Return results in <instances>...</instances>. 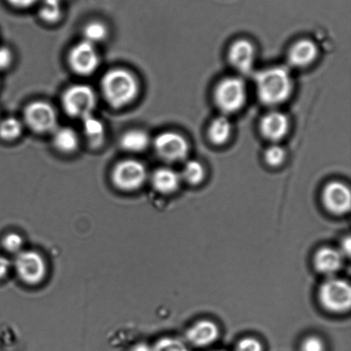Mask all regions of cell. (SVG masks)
Returning <instances> with one entry per match:
<instances>
[{
	"label": "cell",
	"mask_w": 351,
	"mask_h": 351,
	"mask_svg": "<svg viewBox=\"0 0 351 351\" xmlns=\"http://www.w3.org/2000/svg\"><path fill=\"white\" fill-rule=\"evenodd\" d=\"M53 144L61 152H73L78 146L77 134L70 127L56 129L53 135Z\"/></svg>",
	"instance_id": "21"
},
{
	"label": "cell",
	"mask_w": 351,
	"mask_h": 351,
	"mask_svg": "<svg viewBox=\"0 0 351 351\" xmlns=\"http://www.w3.org/2000/svg\"><path fill=\"white\" fill-rule=\"evenodd\" d=\"M292 88L290 72L285 67L268 68L257 75V95L263 104L276 106L287 101Z\"/></svg>",
	"instance_id": "1"
},
{
	"label": "cell",
	"mask_w": 351,
	"mask_h": 351,
	"mask_svg": "<svg viewBox=\"0 0 351 351\" xmlns=\"http://www.w3.org/2000/svg\"><path fill=\"white\" fill-rule=\"evenodd\" d=\"M85 41L95 45L104 41L108 36V29L104 24L99 22L89 23L84 30Z\"/></svg>",
	"instance_id": "24"
},
{
	"label": "cell",
	"mask_w": 351,
	"mask_h": 351,
	"mask_svg": "<svg viewBox=\"0 0 351 351\" xmlns=\"http://www.w3.org/2000/svg\"><path fill=\"white\" fill-rule=\"evenodd\" d=\"M290 122L285 113L273 111L267 113L261 120L260 130L265 139L278 142L287 135Z\"/></svg>",
	"instance_id": "14"
},
{
	"label": "cell",
	"mask_w": 351,
	"mask_h": 351,
	"mask_svg": "<svg viewBox=\"0 0 351 351\" xmlns=\"http://www.w3.org/2000/svg\"><path fill=\"white\" fill-rule=\"evenodd\" d=\"M318 299L322 308L332 314L348 312L351 306V287L348 281L329 278L319 286Z\"/></svg>",
	"instance_id": "3"
},
{
	"label": "cell",
	"mask_w": 351,
	"mask_h": 351,
	"mask_svg": "<svg viewBox=\"0 0 351 351\" xmlns=\"http://www.w3.org/2000/svg\"><path fill=\"white\" fill-rule=\"evenodd\" d=\"M130 351H153V350L152 346L147 345V343L141 342L132 346Z\"/></svg>",
	"instance_id": "35"
},
{
	"label": "cell",
	"mask_w": 351,
	"mask_h": 351,
	"mask_svg": "<svg viewBox=\"0 0 351 351\" xmlns=\"http://www.w3.org/2000/svg\"><path fill=\"white\" fill-rule=\"evenodd\" d=\"M12 62V54L9 48L0 47V70L8 68Z\"/></svg>",
	"instance_id": "31"
},
{
	"label": "cell",
	"mask_w": 351,
	"mask_h": 351,
	"mask_svg": "<svg viewBox=\"0 0 351 351\" xmlns=\"http://www.w3.org/2000/svg\"><path fill=\"white\" fill-rule=\"evenodd\" d=\"M218 351H221V350H218Z\"/></svg>",
	"instance_id": "37"
},
{
	"label": "cell",
	"mask_w": 351,
	"mask_h": 351,
	"mask_svg": "<svg viewBox=\"0 0 351 351\" xmlns=\"http://www.w3.org/2000/svg\"><path fill=\"white\" fill-rule=\"evenodd\" d=\"M229 61L241 73H249L254 67L256 51L252 43L247 40H239L230 46Z\"/></svg>",
	"instance_id": "12"
},
{
	"label": "cell",
	"mask_w": 351,
	"mask_h": 351,
	"mask_svg": "<svg viewBox=\"0 0 351 351\" xmlns=\"http://www.w3.org/2000/svg\"><path fill=\"white\" fill-rule=\"evenodd\" d=\"M12 264L6 257L0 256V280H3L12 269Z\"/></svg>",
	"instance_id": "32"
},
{
	"label": "cell",
	"mask_w": 351,
	"mask_h": 351,
	"mask_svg": "<svg viewBox=\"0 0 351 351\" xmlns=\"http://www.w3.org/2000/svg\"><path fill=\"white\" fill-rule=\"evenodd\" d=\"M156 152L171 163L185 159L189 153V144L184 137L174 132H165L154 140Z\"/></svg>",
	"instance_id": "10"
},
{
	"label": "cell",
	"mask_w": 351,
	"mask_h": 351,
	"mask_svg": "<svg viewBox=\"0 0 351 351\" xmlns=\"http://www.w3.org/2000/svg\"><path fill=\"white\" fill-rule=\"evenodd\" d=\"M41 19L47 23L56 22L61 16V1L58 0H44L40 10Z\"/></svg>",
	"instance_id": "25"
},
{
	"label": "cell",
	"mask_w": 351,
	"mask_h": 351,
	"mask_svg": "<svg viewBox=\"0 0 351 351\" xmlns=\"http://www.w3.org/2000/svg\"><path fill=\"white\" fill-rule=\"evenodd\" d=\"M58 1H62V0H58Z\"/></svg>",
	"instance_id": "36"
},
{
	"label": "cell",
	"mask_w": 351,
	"mask_h": 351,
	"mask_svg": "<svg viewBox=\"0 0 351 351\" xmlns=\"http://www.w3.org/2000/svg\"><path fill=\"white\" fill-rule=\"evenodd\" d=\"M325 208L333 215L342 216L350 211L351 194L346 184L332 181L326 185L322 192Z\"/></svg>",
	"instance_id": "11"
},
{
	"label": "cell",
	"mask_w": 351,
	"mask_h": 351,
	"mask_svg": "<svg viewBox=\"0 0 351 351\" xmlns=\"http://www.w3.org/2000/svg\"><path fill=\"white\" fill-rule=\"evenodd\" d=\"M103 95L110 105L121 109L136 99L139 91L135 76L125 69H112L101 81Z\"/></svg>",
	"instance_id": "2"
},
{
	"label": "cell",
	"mask_w": 351,
	"mask_h": 351,
	"mask_svg": "<svg viewBox=\"0 0 351 351\" xmlns=\"http://www.w3.org/2000/svg\"><path fill=\"white\" fill-rule=\"evenodd\" d=\"M82 120L88 143L95 147L101 146L105 139V127L101 120L95 118L94 115L86 117Z\"/></svg>",
	"instance_id": "20"
},
{
	"label": "cell",
	"mask_w": 351,
	"mask_h": 351,
	"mask_svg": "<svg viewBox=\"0 0 351 351\" xmlns=\"http://www.w3.org/2000/svg\"><path fill=\"white\" fill-rule=\"evenodd\" d=\"M215 101L218 108L226 115L239 111L247 101L245 82L237 77L223 79L215 89Z\"/></svg>",
	"instance_id": "4"
},
{
	"label": "cell",
	"mask_w": 351,
	"mask_h": 351,
	"mask_svg": "<svg viewBox=\"0 0 351 351\" xmlns=\"http://www.w3.org/2000/svg\"><path fill=\"white\" fill-rule=\"evenodd\" d=\"M8 1L19 8H27V7L32 5L36 0H8Z\"/></svg>",
	"instance_id": "34"
},
{
	"label": "cell",
	"mask_w": 351,
	"mask_h": 351,
	"mask_svg": "<svg viewBox=\"0 0 351 351\" xmlns=\"http://www.w3.org/2000/svg\"><path fill=\"white\" fill-rule=\"evenodd\" d=\"M287 153L284 148L278 144H273L268 147L265 152V161L271 167L276 168L284 163Z\"/></svg>",
	"instance_id": "27"
},
{
	"label": "cell",
	"mask_w": 351,
	"mask_h": 351,
	"mask_svg": "<svg viewBox=\"0 0 351 351\" xmlns=\"http://www.w3.org/2000/svg\"><path fill=\"white\" fill-rule=\"evenodd\" d=\"M236 351H263V347L259 340L246 337L237 343Z\"/></svg>",
	"instance_id": "29"
},
{
	"label": "cell",
	"mask_w": 351,
	"mask_h": 351,
	"mask_svg": "<svg viewBox=\"0 0 351 351\" xmlns=\"http://www.w3.org/2000/svg\"><path fill=\"white\" fill-rule=\"evenodd\" d=\"M26 123L34 132L46 133L56 128L57 115L46 102H34L27 105L24 113Z\"/></svg>",
	"instance_id": "8"
},
{
	"label": "cell",
	"mask_w": 351,
	"mask_h": 351,
	"mask_svg": "<svg viewBox=\"0 0 351 351\" xmlns=\"http://www.w3.org/2000/svg\"><path fill=\"white\" fill-rule=\"evenodd\" d=\"M301 351H326L325 343L319 337H308L302 343Z\"/></svg>",
	"instance_id": "30"
},
{
	"label": "cell",
	"mask_w": 351,
	"mask_h": 351,
	"mask_svg": "<svg viewBox=\"0 0 351 351\" xmlns=\"http://www.w3.org/2000/svg\"><path fill=\"white\" fill-rule=\"evenodd\" d=\"M3 247L7 252L16 254L22 252L24 247L23 236L17 233H9L3 237Z\"/></svg>",
	"instance_id": "28"
},
{
	"label": "cell",
	"mask_w": 351,
	"mask_h": 351,
	"mask_svg": "<svg viewBox=\"0 0 351 351\" xmlns=\"http://www.w3.org/2000/svg\"><path fill=\"white\" fill-rule=\"evenodd\" d=\"M20 280L27 285L43 283L47 276L46 260L34 250H23L17 253L13 264Z\"/></svg>",
	"instance_id": "5"
},
{
	"label": "cell",
	"mask_w": 351,
	"mask_h": 351,
	"mask_svg": "<svg viewBox=\"0 0 351 351\" xmlns=\"http://www.w3.org/2000/svg\"><path fill=\"white\" fill-rule=\"evenodd\" d=\"M62 104L69 115L82 120L93 115L97 99L91 87L77 84L71 86L64 92Z\"/></svg>",
	"instance_id": "6"
},
{
	"label": "cell",
	"mask_w": 351,
	"mask_h": 351,
	"mask_svg": "<svg viewBox=\"0 0 351 351\" xmlns=\"http://www.w3.org/2000/svg\"><path fill=\"white\" fill-rule=\"evenodd\" d=\"M205 170L197 161H189L182 168L181 179L189 184L196 185L201 184L205 178Z\"/></svg>",
	"instance_id": "22"
},
{
	"label": "cell",
	"mask_w": 351,
	"mask_h": 351,
	"mask_svg": "<svg viewBox=\"0 0 351 351\" xmlns=\"http://www.w3.org/2000/svg\"><path fill=\"white\" fill-rule=\"evenodd\" d=\"M318 56V48L311 40H301L295 43L289 52V62L295 67H306L311 65Z\"/></svg>",
	"instance_id": "16"
},
{
	"label": "cell",
	"mask_w": 351,
	"mask_h": 351,
	"mask_svg": "<svg viewBox=\"0 0 351 351\" xmlns=\"http://www.w3.org/2000/svg\"><path fill=\"white\" fill-rule=\"evenodd\" d=\"M343 257L339 249L324 247L314 256V267L319 273L332 277L341 269Z\"/></svg>",
	"instance_id": "15"
},
{
	"label": "cell",
	"mask_w": 351,
	"mask_h": 351,
	"mask_svg": "<svg viewBox=\"0 0 351 351\" xmlns=\"http://www.w3.org/2000/svg\"><path fill=\"white\" fill-rule=\"evenodd\" d=\"M23 133V125L19 120L10 117L0 123V137L7 141L17 139Z\"/></svg>",
	"instance_id": "23"
},
{
	"label": "cell",
	"mask_w": 351,
	"mask_h": 351,
	"mask_svg": "<svg viewBox=\"0 0 351 351\" xmlns=\"http://www.w3.org/2000/svg\"><path fill=\"white\" fill-rule=\"evenodd\" d=\"M145 166L139 161L123 160L113 168L112 180L119 190L134 192L143 187L147 180Z\"/></svg>",
	"instance_id": "7"
},
{
	"label": "cell",
	"mask_w": 351,
	"mask_h": 351,
	"mask_svg": "<svg viewBox=\"0 0 351 351\" xmlns=\"http://www.w3.org/2000/svg\"><path fill=\"white\" fill-rule=\"evenodd\" d=\"M341 249H339L340 253L342 254L343 258L350 257V249H351V240L350 237L347 236L346 238L343 240L341 243Z\"/></svg>",
	"instance_id": "33"
},
{
	"label": "cell",
	"mask_w": 351,
	"mask_h": 351,
	"mask_svg": "<svg viewBox=\"0 0 351 351\" xmlns=\"http://www.w3.org/2000/svg\"><path fill=\"white\" fill-rule=\"evenodd\" d=\"M152 350L153 351H191L184 342L171 337H165L157 340L152 346Z\"/></svg>",
	"instance_id": "26"
},
{
	"label": "cell",
	"mask_w": 351,
	"mask_h": 351,
	"mask_svg": "<svg viewBox=\"0 0 351 351\" xmlns=\"http://www.w3.org/2000/svg\"><path fill=\"white\" fill-rule=\"evenodd\" d=\"M69 63L75 73L88 76L97 70L99 57L95 45L82 41L75 45L69 54Z\"/></svg>",
	"instance_id": "9"
},
{
	"label": "cell",
	"mask_w": 351,
	"mask_h": 351,
	"mask_svg": "<svg viewBox=\"0 0 351 351\" xmlns=\"http://www.w3.org/2000/svg\"><path fill=\"white\" fill-rule=\"evenodd\" d=\"M219 329L215 322L202 319L191 326L186 332V339L191 346L204 348L218 340Z\"/></svg>",
	"instance_id": "13"
},
{
	"label": "cell",
	"mask_w": 351,
	"mask_h": 351,
	"mask_svg": "<svg viewBox=\"0 0 351 351\" xmlns=\"http://www.w3.org/2000/svg\"><path fill=\"white\" fill-rule=\"evenodd\" d=\"M149 136L142 130H130L126 132L120 140L123 150L130 152H142L149 146Z\"/></svg>",
	"instance_id": "19"
},
{
	"label": "cell",
	"mask_w": 351,
	"mask_h": 351,
	"mask_svg": "<svg viewBox=\"0 0 351 351\" xmlns=\"http://www.w3.org/2000/svg\"><path fill=\"white\" fill-rule=\"evenodd\" d=\"M232 125L226 116H219L210 124L208 137L216 146H222L229 140L232 135Z\"/></svg>",
	"instance_id": "18"
},
{
	"label": "cell",
	"mask_w": 351,
	"mask_h": 351,
	"mask_svg": "<svg viewBox=\"0 0 351 351\" xmlns=\"http://www.w3.org/2000/svg\"><path fill=\"white\" fill-rule=\"evenodd\" d=\"M180 174L169 168H161L154 172L152 184L154 189L161 194H173L180 187Z\"/></svg>",
	"instance_id": "17"
}]
</instances>
